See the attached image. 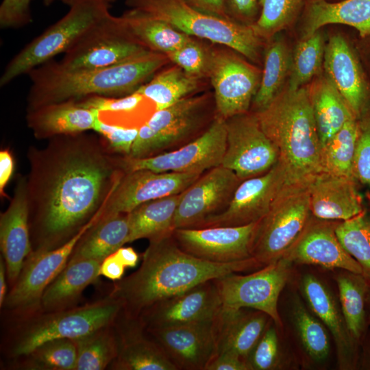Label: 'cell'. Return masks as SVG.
<instances>
[{
    "label": "cell",
    "mask_w": 370,
    "mask_h": 370,
    "mask_svg": "<svg viewBox=\"0 0 370 370\" xmlns=\"http://www.w3.org/2000/svg\"><path fill=\"white\" fill-rule=\"evenodd\" d=\"M222 301L214 280L162 300L139 317L146 329L214 321Z\"/></svg>",
    "instance_id": "20"
},
{
    "label": "cell",
    "mask_w": 370,
    "mask_h": 370,
    "mask_svg": "<svg viewBox=\"0 0 370 370\" xmlns=\"http://www.w3.org/2000/svg\"><path fill=\"white\" fill-rule=\"evenodd\" d=\"M254 113L278 149L286 185L308 187L322 168L321 145L307 86H285L264 109Z\"/></svg>",
    "instance_id": "4"
},
{
    "label": "cell",
    "mask_w": 370,
    "mask_h": 370,
    "mask_svg": "<svg viewBox=\"0 0 370 370\" xmlns=\"http://www.w3.org/2000/svg\"><path fill=\"white\" fill-rule=\"evenodd\" d=\"M210 82L186 73L171 63L158 71L136 92L151 100L157 110L166 108L178 101L208 90Z\"/></svg>",
    "instance_id": "34"
},
{
    "label": "cell",
    "mask_w": 370,
    "mask_h": 370,
    "mask_svg": "<svg viewBox=\"0 0 370 370\" xmlns=\"http://www.w3.org/2000/svg\"><path fill=\"white\" fill-rule=\"evenodd\" d=\"M299 285L309 309L323 323L334 340L339 369H357L360 345L351 334L340 304L332 290L321 280L310 273L303 275Z\"/></svg>",
    "instance_id": "23"
},
{
    "label": "cell",
    "mask_w": 370,
    "mask_h": 370,
    "mask_svg": "<svg viewBox=\"0 0 370 370\" xmlns=\"http://www.w3.org/2000/svg\"><path fill=\"white\" fill-rule=\"evenodd\" d=\"M92 130L103 138L113 153L129 156L139 129L108 124L100 121L98 116Z\"/></svg>",
    "instance_id": "50"
},
{
    "label": "cell",
    "mask_w": 370,
    "mask_h": 370,
    "mask_svg": "<svg viewBox=\"0 0 370 370\" xmlns=\"http://www.w3.org/2000/svg\"><path fill=\"white\" fill-rule=\"evenodd\" d=\"M212 44L193 37L187 42L166 55L171 63L179 66L186 73L208 79Z\"/></svg>",
    "instance_id": "47"
},
{
    "label": "cell",
    "mask_w": 370,
    "mask_h": 370,
    "mask_svg": "<svg viewBox=\"0 0 370 370\" xmlns=\"http://www.w3.org/2000/svg\"><path fill=\"white\" fill-rule=\"evenodd\" d=\"M366 308H367L368 323L370 327V282H369V290H368L367 296Z\"/></svg>",
    "instance_id": "60"
},
{
    "label": "cell",
    "mask_w": 370,
    "mask_h": 370,
    "mask_svg": "<svg viewBox=\"0 0 370 370\" xmlns=\"http://www.w3.org/2000/svg\"><path fill=\"white\" fill-rule=\"evenodd\" d=\"M77 101L98 110L102 122L130 128L140 129L157 111L151 100L136 91L119 97L91 96Z\"/></svg>",
    "instance_id": "35"
},
{
    "label": "cell",
    "mask_w": 370,
    "mask_h": 370,
    "mask_svg": "<svg viewBox=\"0 0 370 370\" xmlns=\"http://www.w3.org/2000/svg\"><path fill=\"white\" fill-rule=\"evenodd\" d=\"M258 221L242 226L177 228L173 236L182 249L198 258L219 263L236 262L252 258Z\"/></svg>",
    "instance_id": "18"
},
{
    "label": "cell",
    "mask_w": 370,
    "mask_h": 370,
    "mask_svg": "<svg viewBox=\"0 0 370 370\" xmlns=\"http://www.w3.org/2000/svg\"><path fill=\"white\" fill-rule=\"evenodd\" d=\"M21 357L23 367L27 369L75 370L77 347L73 339H53Z\"/></svg>",
    "instance_id": "46"
},
{
    "label": "cell",
    "mask_w": 370,
    "mask_h": 370,
    "mask_svg": "<svg viewBox=\"0 0 370 370\" xmlns=\"http://www.w3.org/2000/svg\"><path fill=\"white\" fill-rule=\"evenodd\" d=\"M226 145L221 165L243 181L267 173L279 151L262 130L256 113L249 111L225 119Z\"/></svg>",
    "instance_id": "15"
},
{
    "label": "cell",
    "mask_w": 370,
    "mask_h": 370,
    "mask_svg": "<svg viewBox=\"0 0 370 370\" xmlns=\"http://www.w3.org/2000/svg\"><path fill=\"white\" fill-rule=\"evenodd\" d=\"M32 0H3L0 5L1 28H18L32 22L30 4Z\"/></svg>",
    "instance_id": "51"
},
{
    "label": "cell",
    "mask_w": 370,
    "mask_h": 370,
    "mask_svg": "<svg viewBox=\"0 0 370 370\" xmlns=\"http://www.w3.org/2000/svg\"><path fill=\"white\" fill-rule=\"evenodd\" d=\"M286 182V172L278 160L267 173L241 181L226 208L207 217L194 228L256 223L268 212Z\"/></svg>",
    "instance_id": "16"
},
{
    "label": "cell",
    "mask_w": 370,
    "mask_h": 370,
    "mask_svg": "<svg viewBox=\"0 0 370 370\" xmlns=\"http://www.w3.org/2000/svg\"><path fill=\"white\" fill-rule=\"evenodd\" d=\"M125 3L130 8L164 21L191 37L230 47L254 63L260 60L263 40L250 25L201 12L183 0H125Z\"/></svg>",
    "instance_id": "6"
},
{
    "label": "cell",
    "mask_w": 370,
    "mask_h": 370,
    "mask_svg": "<svg viewBox=\"0 0 370 370\" xmlns=\"http://www.w3.org/2000/svg\"><path fill=\"white\" fill-rule=\"evenodd\" d=\"M358 132V119L353 118L325 144L321 149L323 173L354 178L353 167Z\"/></svg>",
    "instance_id": "41"
},
{
    "label": "cell",
    "mask_w": 370,
    "mask_h": 370,
    "mask_svg": "<svg viewBox=\"0 0 370 370\" xmlns=\"http://www.w3.org/2000/svg\"><path fill=\"white\" fill-rule=\"evenodd\" d=\"M201 175L198 173H157L147 169L124 173L99 218L129 213L145 202L180 194Z\"/></svg>",
    "instance_id": "19"
},
{
    "label": "cell",
    "mask_w": 370,
    "mask_h": 370,
    "mask_svg": "<svg viewBox=\"0 0 370 370\" xmlns=\"http://www.w3.org/2000/svg\"><path fill=\"white\" fill-rule=\"evenodd\" d=\"M180 194L145 202L129 212L127 243L140 238L151 241L172 234Z\"/></svg>",
    "instance_id": "36"
},
{
    "label": "cell",
    "mask_w": 370,
    "mask_h": 370,
    "mask_svg": "<svg viewBox=\"0 0 370 370\" xmlns=\"http://www.w3.org/2000/svg\"><path fill=\"white\" fill-rule=\"evenodd\" d=\"M259 0H227L226 12L229 18L246 25H252L258 18Z\"/></svg>",
    "instance_id": "52"
},
{
    "label": "cell",
    "mask_w": 370,
    "mask_h": 370,
    "mask_svg": "<svg viewBox=\"0 0 370 370\" xmlns=\"http://www.w3.org/2000/svg\"><path fill=\"white\" fill-rule=\"evenodd\" d=\"M325 48L324 38L319 30L297 42L292 53L288 88L295 90L306 86L321 75Z\"/></svg>",
    "instance_id": "43"
},
{
    "label": "cell",
    "mask_w": 370,
    "mask_h": 370,
    "mask_svg": "<svg viewBox=\"0 0 370 370\" xmlns=\"http://www.w3.org/2000/svg\"><path fill=\"white\" fill-rule=\"evenodd\" d=\"M114 323L73 339L77 347L75 370H103L118 354Z\"/></svg>",
    "instance_id": "42"
},
{
    "label": "cell",
    "mask_w": 370,
    "mask_h": 370,
    "mask_svg": "<svg viewBox=\"0 0 370 370\" xmlns=\"http://www.w3.org/2000/svg\"><path fill=\"white\" fill-rule=\"evenodd\" d=\"M114 254L125 268H133L138 262L139 256L132 247H121Z\"/></svg>",
    "instance_id": "57"
},
{
    "label": "cell",
    "mask_w": 370,
    "mask_h": 370,
    "mask_svg": "<svg viewBox=\"0 0 370 370\" xmlns=\"http://www.w3.org/2000/svg\"><path fill=\"white\" fill-rule=\"evenodd\" d=\"M129 234L128 213L99 218L79 240L69 261L91 259L102 262L127 243Z\"/></svg>",
    "instance_id": "33"
},
{
    "label": "cell",
    "mask_w": 370,
    "mask_h": 370,
    "mask_svg": "<svg viewBox=\"0 0 370 370\" xmlns=\"http://www.w3.org/2000/svg\"><path fill=\"white\" fill-rule=\"evenodd\" d=\"M358 367L370 370V327L360 343Z\"/></svg>",
    "instance_id": "58"
},
{
    "label": "cell",
    "mask_w": 370,
    "mask_h": 370,
    "mask_svg": "<svg viewBox=\"0 0 370 370\" xmlns=\"http://www.w3.org/2000/svg\"><path fill=\"white\" fill-rule=\"evenodd\" d=\"M125 269V267L114 252L101 262L100 275L110 280L116 281L123 278Z\"/></svg>",
    "instance_id": "56"
},
{
    "label": "cell",
    "mask_w": 370,
    "mask_h": 370,
    "mask_svg": "<svg viewBox=\"0 0 370 370\" xmlns=\"http://www.w3.org/2000/svg\"><path fill=\"white\" fill-rule=\"evenodd\" d=\"M98 116V110L68 100L28 110L26 121L35 138L49 139L93 130Z\"/></svg>",
    "instance_id": "28"
},
{
    "label": "cell",
    "mask_w": 370,
    "mask_h": 370,
    "mask_svg": "<svg viewBox=\"0 0 370 370\" xmlns=\"http://www.w3.org/2000/svg\"><path fill=\"white\" fill-rule=\"evenodd\" d=\"M7 275L5 263L3 258L0 259V306H3V304L6 298V282L5 276Z\"/></svg>",
    "instance_id": "59"
},
{
    "label": "cell",
    "mask_w": 370,
    "mask_h": 370,
    "mask_svg": "<svg viewBox=\"0 0 370 370\" xmlns=\"http://www.w3.org/2000/svg\"><path fill=\"white\" fill-rule=\"evenodd\" d=\"M336 233L343 247L358 262L362 275L370 282V210L364 208L354 217L339 221Z\"/></svg>",
    "instance_id": "44"
},
{
    "label": "cell",
    "mask_w": 370,
    "mask_h": 370,
    "mask_svg": "<svg viewBox=\"0 0 370 370\" xmlns=\"http://www.w3.org/2000/svg\"><path fill=\"white\" fill-rule=\"evenodd\" d=\"M306 86L322 149L347 121L356 117L325 75L314 78Z\"/></svg>",
    "instance_id": "32"
},
{
    "label": "cell",
    "mask_w": 370,
    "mask_h": 370,
    "mask_svg": "<svg viewBox=\"0 0 370 370\" xmlns=\"http://www.w3.org/2000/svg\"><path fill=\"white\" fill-rule=\"evenodd\" d=\"M226 145L225 119L217 116L196 140L175 150L144 158L117 155L123 173L147 169L157 173H198L221 165Z\"/></svg>",
    "instance_id": "14"
},
{
    "label": "cell",
    "mask_w": 370,
    "mask_h": 370,
    "mask_svg": "<svg viewBox=\"0 0 370 370\" xmlns=\"http://www.w3.org/2000/svg\"><path fill=\"white\" fill-rule=\"evenodd\" d=\"M328 1H330V0H328Z\"/></svg>",
    "instance_id": "62"
},
{
    "label": "cell",
    "mask_w": 370,
    "mask_h": 370,
    "mask_svg": "<svg viewBox=\"0 0 370 370\" xmlns=\"http://www.w3.org/2000/svg\"><path fill=\"white\" fill-rule=\"evenodd\" d=\"M293 264L281 258L249 275L232 273L214 280L225 309L251 308L267 314L278 326L282 322L278 299L289 280Z\"/></svg>",
    "instance_id": "11"
},
{
    "label": "cell",
    "mask_w": 370,
    "mask_h": 370,
    "mask_svg": "<svg viewBox=\"0 0 370 370\" xmlns=\"http://www.w3.org/2000/svg\"><path fill=\"white\" fill-rule=\"evenodd\" d=\"M310 216L308 187L285 185L258 221L252 258L262 267L280 259Z\"/></svg>",
    "instance_id": "9"
},
{
    "label": "cell",
    "mask_w": 370,
    "mask_h": 370,
    "mask_svg": "<svg viewBox=\"0 0 370 370\" xmlns=\"http://www.w3.org/2000/svg\"><path fill=\"white\" fill-rule=\"evenodd\" d=\"M118 354L109 367L116 370H177L139 317L121 312L114 323Z\"/></svg>",
    "instance_id": "26"
},
{
    "label": "cell",
    "mask_w": 370,
    "mask_h": 370,
    "mask_svg": "<svg viewBox=\"0 0 370 370\" xmlns=\"http://www.w3.org/2000/svg\"><path fill=\"white\" fill-rule=\"evenodd\" d=\"M112 0H71L69 12L26 45L8 63L0 78L3 87L34 68L66 53L90 29L110 14Z\"/></svg>",
    "instance_id": "8"
},
{
    "label": "cell",
    "mask_w": 370,
    "mask_h": 370,
    "mask_svg": "<svg viewBox=\"0 0 370 370\" xmlns=\"http://www.w3.org/2000/svg\"><path fill=\"white\" fill-rule=\"evenodd\" d=\"M275 323L269 324L249 356L250 370H275L283 367V354Z\"/></svg>",
    "instance_id": "48"
},
{
    "label": "cell",
    "mask_w": 370,
    "mask_h": 370,
    "mask_svg": "<svg viewBox=\"0 0 370 370\" xmlns=\"http://www.w3.org/2000/svg\"><path fill=\"white\" fill-rule=\"evenodd\" d=\"M241 182L232 171L222 165L205 171L181 193L174 230L194 228L207 217L225 210Z\"/></svg>",
    "instance_id": "17"
},
{
    "label": "cell",
    "mask_w": 370,
    "mask_h": 370,
    "mask_svg": "<svg viewBox=\"0 0 370 370\" xmlns=\"http://www.w3.org/2000/svg\"><path fill=\"white\" fill-rule=\"evenodd\" d=\"M99 215L63 245L49 251H32L2 307L23 319L40 312L45 289L66 267L77 242Z\"/></svg>",
    "instance_id": "13"
},
{
    "label": "cell",
    "mask_w": 370,
    "mask_h": 370,
    "mask_svg": "<svg viewBox=\"0 0 370 370\" xmlns=\"http://www.w3.org/2000/svg\"><path fill=\"white\" fill-rule=\"evenodd\" d=\"M330 24L349 25L360 36H369L370 0H306L303 9L301 38Z\"/></svg>",
    "instance_id": "30"
},
{
    "label": "cell",
    "mask_w": 370,
    "mask_h": 370,
    "mask_svg": "<svg viewBox=\"0 0 370 370\" xmlns=\"http://www.w3.org/2000/svg\"><path fill=\"white\" fill-rule=\"evenodd\" d=\"M262 71L233 49L212 44L208 79L218 116L227 119L250 110Z\"/></svg>",
    "instance_id": "10"
},
{
    "label": "cell",
    "mask_w": 370,
    "mask_h": 370,
    "mask_svg": "<svg viewBox=\"0 0 370 370\" xmlns=\"http://www.w3.org/2000/svg\"><path fill=\"white\" fill-rule=\"evenodd\" d=\"M216 320L147 330L177 370H206L218 353Z\"/></svg>",
    "instance_id": "22"
},
{
    "label": "cell",
    "mask_w": 370,
    "mask_h": 370,
    "mask_svg": "<svg viewBox=\"0 0 370 370\" xmlns=\"http://www.w3.org/2000/svg\"><path fill=\"white\" fill-rule=\"evenodd\" d=\"M306 1L259 0L258 17L250 26L257 36L263 41H268L295 21L303 10Z\"/></svg>",
    "instance_id": "45"
},
{
    "label": "cell",
    "mask_w": 370,
    "mask_h": 370,
    "mask_svg": "<svg viewBox=\"0 0 370 370\" xmlns=\"http://www.w3.org/2000/svg\"><path fill=\"white\" fill-rule=\"evenodd\" d=\"M357 119L358 132L353 175L358 183L370 189V105Z\"/></svg>",
    "instance_id": "49"
},
{
    "label": "cell",
    "mask_w": 370,
    "mask_h": 370,
    "mask_svg": "<svg viewBox=\"0 0 370 370\" xmlns=\"http://www.w3.org/2000/svg\"><path fill=\"white\" fill-rule=\"evenodd\" d=\"M323 70L358 119L369 106L370 89L356 53L341 34L325 44Z\"/></svg>",
    "instance_id": "25"
},
{
    "label": "cell",
    "mask_w": 370,
    "mask_h": 370,
    "mask_svg": "<svg viewBox=\"0 0 370 370\" xmlns=\"http://www.w3.org/2000/svg\"><path fill=\"white\" fill-rule=\"evenodd\" d=\"M56 1H60L63 2L64 3H66V4L68 5L69 3L71 0H43V2L46 5H50L51 3H52L53 2ZM115 1H116V0H112V2H114Z\"/></svg>",
    "instance_id": "61"
},
{
    "label": "cell",
    "mask_w": 370,
    "mask_h": 370,
    "mask_svg": "<svg viewBox=\"0 0 370 370\" xmlns=\"http://www.w3.org/2000/svg\"><path fill=\"white\" fill-rule=\"evenodd\" d=\"M171 63L166 54L153 51L118 64L91 69H69L59 61L51 60L27 73L31 86L27 111L91 96L128 95Z\"/></svg>",
    "instance_id": "3"
},
{
    "label": "cell",
    "mask_w": 370,
    "mask_h": 370,
    "mask_svg": "<svg viewBox=\"0 0 370 370\" xmlns=\"http://www.w3.org/2000/svg\"><path fill=\"white\" fill-rule=\"evenodd\" d=\"M107 143L85 132L49 138L27 156L32 251L63 245L103 209L123 175Z\"/></svg>",
    "instance_id": "1"
},
{
    "label": "cell",
    "mask_w": 370,
    "mask_h": 370,
    "mask_svg": "<svg viewBox=\"0 0 370 370\" xmlns=\"http://www.w3.org/2000/svg\"><path fill=\"white\" fill-rule=\"evenodd\" d=\"M101 263L91 259L68 261L66 267L45 289L41 299V312L72 308L84 290L98 281L101 275Z\"/></svg>",
    "instance_id": "31"
},
{
    "label": "cell",
    "mask_w": 370,
    "mask_h": 370,
    "mask_svg": "<svg viewBox=\"0 0 370 370\" xmlns=\"http://www.w3.org/2000/svg\"><path fill=\"white\" fill-rule=\"evenodd\" d=\"M117 299L108 297L79 307L40 312L18 326L10 346V356L19 358L48 341L75 339L112 325L122 311Z\"/></svg>",
    "instance_id": "7"
},
{
    "label": "cell",
    "mask_w": 370,
    "mask_h": 370,
    "mask_svg": "<svg viewBox=\"0 0 370 370\" xmlns=\"http://www.w3.org/2000/svg\"><path fill=\"white\" fill-rule=\"evenodd\" d=\"M149 51L132 34L121 16L110 14L90 29L59 62L72 70L104 68Z\"/></svg>",
    "instance_id": "12"
},
{
    "label": "cell",
    "mask_w": 370,
    "mask_h": 370,
    "mask_svg": "<svg viewBox=\"0 0 370 370\" xmlns=\"http://www.w3.org/2000/svg\"><path fill=\"white\" fill-rule=\"evenodd\" d=\"M338 222L320 219L311 214L301 232L282 258L293 264H312L362 274L360 265L337 237L336 227Z\"/></svg>",
    "instance_id": "21"
},
{
    "label": "cell",
    "mask_w": 370,
    "mask_h": 370,
    "mask_svg": "<svg viewBox=\"0 0 370 370\" xmlns=\"http://www.w3.org/2000/svg\"><path fill=\"white\" fill-rule=\"evenodd\" d=\"M335 280L347 325L360 346L369 328L366 308L369 281L362 273L346 270H341Z\"/></svg>",
    "instance_id": "38"
},
{
    "label": "cell",
    "mask_w": 370,
    "mask_h": 370,
    "mask_svg": "<svg viewBox=\"0 0 370 370\" xmlns=\"http://www.w3.org/2000/svg\"><path fill=\"white\" fill-rule=\"evenodd\" d=\"M206 370H250L245 360L230 352H219L207 366Z\"/></svg>",
    "instance_id": "53"
},
{
    "label": "cell",
    "mask_w": 370,
    "mask_h": 370,
    "mask_svg": "<svg viewBox=\"0 0 370 370\" xmlns=\"http://www.w3.org/2000/svg\"><path fill=\"white\" fill-rule=\"evenodd\" d=\"M269 320L267 314L259 310L222 308L215 322L218 353L230 352L247 361Z\"/></svg>",
    "instance_id": "29"
},
{
    "label": "cell",
    "mask_w": 370,
    "mask_h": 370,
    "mask_svg": "<svg viewBox=\"0 0 370 370\" xmlns=\"http://www.w3.org/2000/svg\"><path fill=\"white\" fill-rule=\"evenodd\" d=\"M357 184L353 177L321 173L308 186L311 214L336 221L358 214L365 208Z\"/></svg>",
    "instance_id": "27"
},
{
    "label": "cell",
    "mask_w": 370,
    "mask_h": 370,
    "mask_svg": "<svg viewBox=\"0 0 370 370\" xmlns=\"http://www.w3.org/2000/svg\"><path fill=\"white\" fill-rule=\"evenodd\" d=\"M136 39L151 51L166 54L193 37L145 12L130 8L121 15Z\"/></svg>",
    "instance_id": "37"
},
{
    "label": "cell",
    "mask_w": 370,
    "mask_h": 370,
    "mask_svg": "<svg viewBox=\"0 0 370 370\" xmlns=\"http://www.w3.org/2000/svg\"><path fill=\"white\" fill-rule=\"evenodd\" d=\"M264 53L261 81L253 99L250 110L258 112L264 109L284 88L289 77L292 53L282 38L269 40Z\"/></svg>",
    "instance_id": "39"
},
{
    "label": "cell",
    "mask_w": 370,
    "mask_h": 370,
    "mask_svg": "<svg viewBox=\"0 0 370 370\" xmlns=\"http://www.w3.org/2000/svg\"><path fill=\"white\" fill-rule=\"evenodd\" d=\"M0 245L7 277L12 286L32 251L26 176L17 177L13 197L8 208L0 214Z\"/></svg>",
    "instance_id": "24"
},
{
    "label": "cell",
    "mask_w": 370,
    "mask_h": 370,
    "mask_svg": "<svg viewBox=\"0 0 370 370\" xmlns=\"http://www.w3.org/2000/svg\"><path fill=\"white\" fill-rule=\"evenodd\" d=\"M217 116L212 90L186 97L154 112L140 127L127 156L144 158L178 149L202 136Z\"/></svg>",
    "instance_id": "5"
},
{
    "label": "cell",
    "mask_w": 370,
    "mask_h": 370,
    "mask_svg": "<svg viewBox=\"0 0 370 370\" xmlns=\"http://www.w3.org/2000/svg\"><path fill=\"white\" fill-rule=\"evenodd\" d=\"M290 317L295 334L308 357L315 362L325 361L330 354L329 332L297 297L293 299Z\"/></svg>",
    "instance_id": "40"
},
{
    "label": "cell",
    "mask_w": 370,
    "mask_h": 370,
    "mask_svg": "<svg viewBox=\"0 0 370 370\" xmlns=\"http://www.w3.org/2000/svg\"><path fill=\"white\" fill-rule=\"evenodd\" d=\"M191 7L201 12L223 18L230 19L226 12L227 0H183ZM232 20V19H231Z\"/></svg>",
    "instance_id": "54"
},
{
    "label": "cell",
    "mask_w": 370,
    "mask_h": 370,
    "mask_svg": "<svg viewBox=\"0 0 370 370\" xmlns=\"http://www.w3.org/2000/svg\"><path fill=\"white\" fill-rule=\"evenodd\" d=\"M261 267L254 258L227 263L198 258L182 249L172 233L149 241L139 269L114 281L108 295L122 303L124 315L136 318L153 304L202 282Z\"/></svg>",
    "instance_id": "2"
},
{
    "label": "cell",
    "mask_w": 370,
    "mask_h": 370,
    "mask_svg": "<svg viewBox=\"0 0 370 370\" xmlns=\"http://www.w3.org/2000/svg\"><path fill=\"white\" fill-rule=\"evenodd\" d=\"M14 169V157L8 149L0 151V194L7 197L5 187L11 179Z\"/></svg>",
    "instance_id": "55"
}]
</instances>
